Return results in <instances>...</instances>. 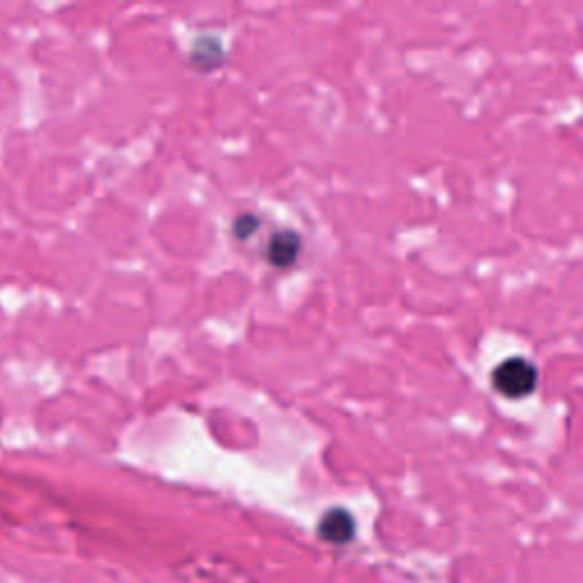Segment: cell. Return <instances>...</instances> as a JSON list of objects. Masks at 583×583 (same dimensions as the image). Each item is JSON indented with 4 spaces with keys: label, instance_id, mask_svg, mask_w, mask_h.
<instances>
[{
    "label": "cell",
    "instance_id": "5b68a950",
    "mask_svg": "<svg viewBox=\"0 0 583 583\" xmlns=\"http://www.w3.org/2000/svg\"><path fill=\"white\" fill-rule=\"evenodd\" d=\"M258 226H260V221L249 215V217H240L235 221V235H237V240H249V237L258 231Z\"/></svg>",
    "mask_w": 583,
    "mask_h": 583
},
{
    "label": "cell",
    "instance_id": "6da1fadb",
    "mask_svg": "<svg viewBox=\"0 0 583 583\" xmlns=\"http://www.w3.org/2000/svg\"><path fill=\"white\" fill-rule=\"evenodd\" d=\"M492 385L506 399H524L538 388V369L527 358H508L492 372Z\"/></svg>",
    "mask_w": 583,
    "mask_h": 583
},
{
    "label": "cell",
    "instance_id": "3957f363",
    "mask_svg": "<svg viewBox=\"0 0 583 583\" xmlns=\"http://www.w3.org/2000/svg\"><path fill=\"white\" fill-rule=\"evenodd\" d=\"M319 531L331 543H347L353 536V517L344 508H333L331 513L324 515Z\"/></svg>",
    "mask_w": 583,
    "mask_h": 583
},
{
    "label": "cell",
    "instance_id": "277c9868",
    "mask_svg": "<svg viewBox=\"0 0 583 583\" xmlns=\"http://www.w3.org/2000/svg\"><path fill=\"white\" fill-rule=\"evenodd\" d=\"M221 55H224L221 44L212 37L199 39L192 48V60L196 67H201V69H215L217 64H221Z\"/></svg>",
    "mask_w": 583,
    "mask_h": 583
},
{
    "label": "cell",
    "instance_id": "7a4b0ae2",
    "mask_svg": "<svg viewBox=\"0 0 583 583\" xmlns=\"http://www.w3.org/2000/svg\"><path fill=\"white\" fill-rule=\"evenodd\" d=\"M303 240L294 231L276 233L267 244V260L274 267H290L292 262H297L301 253Z\"/></svg>",
    "mask_w": 583,
    "mask_h": 583
}]
</instances>
